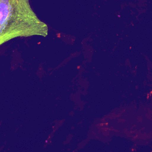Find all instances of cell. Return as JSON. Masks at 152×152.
Returning a JSON list of instances; mask_svg holds the SVG:
<instances>
[{"mask_svg": "<svg viewBox=\"0 0 152 152\" xmlns=\"http://www.w3.org/2000/svg\"><path fill=\"white\" fill-rule=\"evenodd\" d=\"M151 152H152V151H151Z\"/></svg>", "mask_w": 152, "mask_h": 152, "instance_id": "7a4b0ae2", "label": "cell"}, {"mask_svg": "<svg viewBox=\"0 0 152 152\" xmlns=\"http://www.w3.org/2000/svg\"><path fill=\"white\" fill-rule=\"evenodd\" d=\"M48 34V25L38 17L29 0H0V46L18 37Z\"/></svg>", "mask_w": 152, "mask_h": 152, "instance_id": "6da1fadb", "label": "cell"}]
</instances>
